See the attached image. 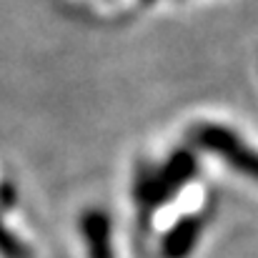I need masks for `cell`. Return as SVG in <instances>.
Here are the masks:
<instances>
[{
    "instance_id": "5b68a950",
    "label": "cell",
    "mask_w": 258,
    "mask_h": 258,
    "mask_svg": "<svg viewBox=\"0 0 258 258\" xmlns=\"http://www.w3.org/2000/svg\"><path fill=\"white\" fill-rule=\"evenodd\" d=\"M0 256L3 258H30L28 246H25L15 233H10V231L3 226V221H0Z\"/></svg>"
},
{
    "instance_id": "277c9868",
    "label": "cell",
    "mask_w": 258,
    "mask_h": 258,
    "mask_svg": "<svg viewBox=\"0 0 258 258\" xmlns=\"http://www.w3.org/2000/svg\"><path fill=\"white\" fill-rule=\"evenodd\" d=\"M201 233H203V216L188 213V216L178 218L161 241L163 258H188L193 253V248L198 246Z\"/></svg>"
},
{
    "instance_id": "7a4b0ae2",
    "label": "cell",
    "mask_w": 258,
    "mask_h": 258,
    "mask_svg": "<svg viewBox=\"0 0 258 258\" xmlns=\"http://www.w3.org/2000/svg\"><path fill=\"white\" fill-rule=\"evenodd\" d=\"M190 143L206 153L218 156L241 175L258 180V151L248 148L231 128L218 123H198L190 128Z\"/></svg>"
},
{
    "instance_id": "6da1fadb",
    "label": "cell",
    "mask_w": 258,
    "mask_h": 258,
    "mask_svg": "<svg viewBox=\"0 0 258 258\" xmlns=\"http://www.w3.org/2000/svg\"><path fill=\"white\" fill-rule=\"evenodd\" d=\"M198 161L190 148L173 151L171 158L161 168H143L133 180V201L141 206L143 213H151L166 206L173 196L196 175Z\"/></svg>"
},
{
    "instance_id": "3957f363",
    "label": "cell",
    "mask_w": 258,
    "mask_h": 258,
    "mask_svg": "<svg viewBox=\"0 0 258 258\" xmlns=\"http://www.w3.org/2000/svg\"><path fill=\"white\" fill-rule=\"evenodd\" d=\"M113 226L103 208H88L81 216V233L86 241L88 258H115L113 251Z\"/></svg>"
}]
</instances>
